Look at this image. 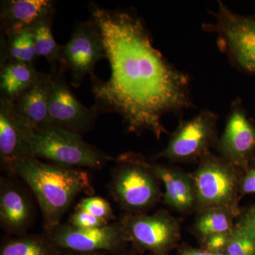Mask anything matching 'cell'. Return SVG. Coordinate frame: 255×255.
I'll list each match as a JSON object with an SVG mask.
<instances>
[{
	"label": "cell",
	"instance_id": "cell-1",
	"mask_svg": "<svg viewBox=\"0 0 255 255\" xmlns=\"http://www.w3.org/2000/svg\"><path fill=\"white\" fill-rule=\"evenodd\" d=\"M90 11L111 70L107 81L91 78L99 114H117L128 132L147 130L159 140L167 132L164 116L192 107L190 78L153 46L136 13L107 9L95 3L90 4Z\"/></svg>",
	"mask_w": 255,
	"mask_h": 255
},
{
	"label": "cell",
	"instance_id": "cell-2",
	"mask_svg": "<svg viewBox=\"0 0 255 255\" xmlns=\"http://www.w3.org/2000/svg\"><path fill=\"white\" fill-rule=\"evenodd\" d=\"M11 174L23 179L36 196L45 233L61 223L64 215L80 194L93 195L88 172L31 157L15 164Z\"/></svg>",
	"mask_w": 255,
	"mask_h": 255
},
{
	"label": "cell",
	"instance_id": "cell-3",
	"mask_svg": "<svg viewBox=\"0 0 255 255\" xmlns=\"http://www.w3.org/2000/svg\"><path fill=\"white\" fill-rule=\"evenodd\" d=\"M29 143L32 157L64 167L100 169L115 159L82 135L50 126L33 130Z\"/></svg>",
	"mask_w": 255,
	"mask_h": 255
},
{
	"label": "cell",
	"instance_id": "cell-4",
	"mask_svg": "<svg viewBox=\"0 0 255 255\" xmlns=\"http://www.w3.org/2000/svg\"><path fill=\"white\" fill-rule=\"evenodd\" d=\"M115 161L109 184L112 197L126 214H144L159 200V179L130 152L118 156Z\"/></svg>",
	"mask_w": 255,
	"mask_h": 255
},
{
	"label": "cell",
	"instance_id": "cell-5",
	"mask_svg": "<svg viewBox=\"0 0 255 255\" xmlns=\"http://www.w3.org/2000/svg\"><path fill=\"white\" fill-rule=\"evenodd\" d=\"M211 14L215 21L204 23V29L216 33L219 49L233 65L255 74V16L237 14L221 1Z\"/></svg>",
	"mask_w": 255,
	"mask_h": 255
},
{
	"label": "cell",
	"instance_id": "cell-6",
	"mask_svg": "<svg viewBox=\"0 0 255 255\" xmlns=\"http://www.w3.org/2000/svg\"><path fill=\"white\" fill-rule=\"evenodd\" d=\"M128 243L155 255H165L180 238L179 223L168 213L125 214L118 219Z\"/></svg>",
	"mask_w": 255,
	"mask_h": 255
},
{
	"label": "cell",
	"instance_id": "cell-7",
	"mask_svg": "<svg viewBox=\"0 0 255 255\" xmlns=\"http://www.w3.org/2000/svg\"><path fill=\"white\" fill-rule=\"evenodd\" d=\"M234 166L211 154L201 159L193 174L196 203L201 210L236 208L238 181Z\"/></svg>",
	"mask_w": 255,
	"mask_h": 255
},
{
	"label": "cell",
	"instance_id": "cell-8",
	"mask_svg": "<svg viewBox=\"0 0 255 255\" xmlns=\"http://www.w3.org/2000/svg\"><path fill=\"white\" fill-rule=\"evenodd\" d=\"M218 116L210 110H202L189 120L181 122L169 139L167 147L155 158L172 162H189L202 159L210 153L217 142Z\"/></svg>",
	"mask_w": 255,
	"mask_h": 255
},
{
	"label": "cell",
	"instance_id": "cell-9",
	"mask_svg": "<svg viewBox=\"0 0 255 255\" xmlns=\"http://www.w3.org/2000/svg\"><path fill=\"white\" fill-rule=\"evenodd\" d=\"M46 234L61 251L78 253L113 255L125 251L128 243L118 220L95 228H80L61 223Z\"/></svg>",
	"mask_w": 255,
	"mask_h": 255
},
{
	"label": "cell",
	"instance_id": "cell-10",
	"mask_svg": "<svg viewBox=\"0 0 255 255\" xmlns=\"http://www.w3.org/2000/svg\"><path fill=\"white\" fill-rule=\"evenodd\" d=\"M65 70L62 68L50 73L53 75V85L46 126L82 135L94 128L100 114L95 106L88 108L75 97L65 80Z\"/></svg>",
	"mask_w": 255,
	"mask_h": 255
},
{
	"label": "cell",
	"instance_id": "cell-11",
	"mask_svg": "<svg viewBox=\"0 0 255 255\" xmlns=\"http://www.w3.org/2000/svg\"><path fill=\"white\" fill-rule=\"evenodd\" d=\"M63 65L71 75L75 88L81 86L87 75L95 76L96 65L107 58L102 37L93 21L79 22L66 44L62 46Z\"/></svg>",
	"mask_w": 255,
	"mask_h": 255
},
{
	"label": "cell",
	"instance_id": "cell-12",
	"mask_svg": "<svg viewBox=\"0 0 255 255\" xmlns=\"http://www.w3.org/2000/svg\"><path fill=\"white\" fill-rule=\"evenodd\" d=\"M33 129L16 112L13 102L0 98V161L11 174L15 164L31 158L29 138Z\"/></svg>",
	"mask_w": 255,
	"mask_h": 255
},
{
	"label": "cell",
	"instance_id": "cell-13",
	"mask_svg": "<svg viewBox=\"0 0 255 255\" xmlns=\"http://www.w3.org/2000/svg\"><path fill=\"white\" fill-rule=\"evenodd\" d=\"M216 145L221 157L234 167H246L255 150V126L238 101L231 106L224 131Z\"/></svg>",
	"mask_w": 255,
	"mask_h": 255
},
{
	"label": "cell",
	"instance_id": "cell-14",
	"mask_svg": "<svg viewBox=\"0 0 255 255\" xmlns=\"http://www.w3.org/2000/svg\"><path fill=\"white\" fill-rule=\"evenodd\" d=\"M35 209L29 196L9 177L0 179V224L11 236L27 234L35 220Z\"/></svg>",
	"mask_w": 255,
	"mask_h": 255
},
{
	"label": "cell",
	"instance_id": "cell-15",
	"mask_svg": "<svg viewBox=\"0 0 255 255\" xmlns=\"http://www.w3.org/2000/svg\"><path fill=\"white\" fill-rule=\"evenodd\" d=\"M51 0H7L1 1V36H9L32 28L42 20L54 16Z\"/></svg>",
	"mask_w": 255,
	"mask_h": 255
},
{
	"label": "cell",
	"instance_id": "cell-16",
	"mask_svg": "<svg viewBox=\"0 0 255 255\" xmlns=\"http://www.w3.org/2000/svg\"><path fill=\"white\" fill-rule=\"evenodd\" d=\"M130 153L139 163L150 169L163 183L166 204L181 211H189L194 207L196 203V194L191 176L173 167L150 162L140 154Z\"/></svg>",
	"mask_w": 255,
	"mask_h": 255
},
{
	"label": "cell",
	"instance_id": "cell-17",
	"mask_svg": "<svg viewBox=\"0 0 255 255\" xmlns=\"http://www.w3.org/2000/svg\"><path fill=\"white\" fill-rule=\"evenodd\" d=\"M52 85V74L43 73L29 89L13 102L16 112L33 130L47 124Z\"/></svg>",
	"mask_w": 255,
	"mask_h": 255
},
{
	"label": "cell",
	"instance_id": "cell-18",
	"mask_svg": "<svg viewBox=\"0 0 255 255\" xmlns=\"http://www.w3.org/2000/svg\"><path fill=\"white\" fill-rule=\"evenodd\" d=\"M43 72L36 70L33 65L21 63H9L1 67L0 72V98L16 100L41 77Z\"/></svg>",
	"mask_w": 255,
	"mask_h": 255
},
{
	"label": "cell",
	"instance_id": "cell-19",
	"mask_svg": "<svg viewBox=\"0 0 255 255\" xmlns=\"http://www.w3.org/2000/svg\"><path fill=\"white\" fill-rule=\"evenodd\" d=\"M38 58L33 28L9 36H1L0 67L9 63L33 65Z\"/></svg>",
	"mask_w": 255,
	"mask_h": 255
},
{
	"label": "cell",
	"instance_id": "cell-20",
	"mask_svg": "<svg viewBox=\"0 0 255 255\" xmlns=\"http://www.w3.org/2000/svg\"><path fill=\"white\" fill-rule=\"evenodd\" d=\"M62 253L46 233L8 238L0 248V255H62Z\"/></svg>",
	"mask_w": 255,
	"mask_h": 255
},
{
	"label": "cell",
	"instance_id": "cell-21",
	"mask_svg": "<svg viewBox=\"0 0 255 255\" xmlns=\"http://www.w3.org/2000/svg\"><path fill=\"white\" fill-rule=\"evenodd\" d=\"M53 17L54 16L45 18L33 27L37 55L38 58L43 57L46 58L50 64L51 73L65 68L63 62L62 46H60L55 41L52 31Z\"/></svg>",
	"mask_w": 255,
	"mask_h": 255
},
{
	"label": "cell",
	"instance_id": "cell-22",
	"mask_svg": "<svg viewBox=\"0 0 255 255\" xmlns=\"http://www.w3.org/2000/svg\"><path fill=\"white\" fill-rule=\"evenodd\" d=\"M236 208H213L201 211L195 223V231L205 241L208 238L221 233H232Z\"/></svg>",
	"mask_w": 255,
	"mask_h": 255
},
{
	"label": "cell",
	"instance_id": "cell-23",
	"mask_svg": "<svg viewBox=\"0 0 255 255\" xmlns=\"http://www.w3.org/2000/svg\"><path fill=\"white\" fill-rule=\"evenodd\" d=\"M75 210L88 213L109 223L117 221L110 202L100 196H90L84 198L79 201Z\"/></svg>",
	"mask_w": 255,
	"mask_h": 255
},
{
	"label": "cell",
	"instance_id": "cell-24",
	"mask_svg": "<svg viewBox=\"0 0 255 255\" xmlns=\"http://www.w3.org/2000/svg\"><path fill=\"white\" fill-rule=\"evenodd\" d=\"M226 251L230 255H255V238L235 228Z\"/></svg>",
	"mask_w": 255,
	"mask_h": 255
},
{
	"label": "cell",
	"instance_id": "cell-25",
	"mask_svg": "<svg viewBox=\"0 0 255 255\" xmlns=\"http://www.w3.org/2000/svg\"><path fill=\"white\" fill-rule=\"evenodd\" d=\"M67 223L80 228H101L110 223L95 217L93 215L80 211H75L70 215Z\"/></svg>",
	"mask_w": 255,
	"mask_h": 255
},
{
	"label": "cell",
	"instance_id": "cell-26",
	"mask_svg": "<svg viewBox=\"0 0 255 255\" xmlns=\"http://www.w3.org/2000/svg\"><path fill=\"white\" fill-rule=\"evenodd\" d=\"M232 233H221L208 238L205 241L206 250L213 253L226 251Z\"/></svg>",
	"mask_w": 255,
	"mask_h": 255
},
{
	"label": "cell",
	"instance_id": "cell-27",
	"mask_svg": "<svg viewBox=\"0 0 255 255\" xmlns=\"http://www.w3.org/2000/svg\"><path fill=\"white\" fill-rule=\"evenodd\" d=\"M235 228L255 238V206L242 218Z\"/></svg>",
	"mask_w": 255,
	"mask_h": 255
},
{
	"label": "cell",
	"instance_id": "cell-28",
	"mask_svg": "<svg viewBox=\"0 0 255 255\" xmlns=\"http://www.w3.org/2000/svg\"><path fill=\"white\" fill-rule=\"evenodd\" d=\"M241 191L244 194H255V168L250 170L243 179Z\"/></svg>",
	"mask_w": 255,
	"mask_h": 255
},
{
	"label": "cell",
	"instance_id": "cell-29",
	"mask_svg": "<svg viewBox=\"0 0 255 255\" xmlns=\"http://www.w3.org/2000/svg\"><path fill=\"white\" fill-rule=\"evenodd\" d=\"M180 255H215L214 253L207 250H196L193 248H186L182 251Z\"/></svg>",
	"mask_w": 255,
	"mask_h": 255
},
{
	"label": "cell",
	"instance_id": "cell-30",
	"mask_svg": "<svg viewBox=\"0 0 255 255\" xmlns=\"http://www.w3.org/2000/svg\"><path fill=\"white\" fill-rule=\"evenodd\" d=\"M108 253H78V252L63 251L62 255H107Z\"/></svg>",
	"mask_w": 255,
	"mask_h": 255
},
{
	"label": "cell",
	"instance_id": "cell-31",
	"mask_svg": "<svg viewBox=\"0 0 255 255\" xmlns=\"http://www.w3.org/2000/svg\"><path fill=\"white\" fill-rule=\"evenodd\" d=\"M111 255H141L138 254V253H133V252H127L126 251H123L122 252H119L118 253H115V254Z\"/></svg>",
	"mask_w": 255,
	"mask_h": 255
},
{
	"label": "cell",
	"instance_id": "cell-32",
	"mask_svg": "<svg viewBox=\"0 0 255 255\" xmlns=\"http://www.w3.org/2000/svg\"><path fill=\"white\" fill-rule=\"evenodd\" d=\"M214 254L215 255H230L226 251L219 252V253H216Z\"/></svg>",
	"mask_w": 255,
	"mask_h": 255
}]
</instances>
